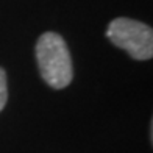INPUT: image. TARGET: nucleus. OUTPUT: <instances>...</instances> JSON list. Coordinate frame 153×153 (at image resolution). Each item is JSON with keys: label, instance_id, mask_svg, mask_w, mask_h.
Listing matches in <instances>:
<instances>
[{"label": "nucleus", "instance_id": "f257e3e1", "mask_svg": "<svg viewBox=\"0 0 153 153\" xmlns=\"http://www.w3.org/2000/svg\"><path fill=\"white\" fill-rule=\"evenodd\" d=\"M36 61L42 80L53 89H64L74 78L72 58L66 41L58 33L47 31L36 42Z\"/></svg>", "mask_w": 153, "mask_h": 153}, {"label": "nucleus", "instance_id": "f03ea898", "mask_svg": "<svg viewBox=\"0 0 153 153\" xmlns=\"http://www.w3.org/2000/svg\"><path fill=\"white\" fill-rule=\"evenodd\" d=\"M106 36L133 59L145 61L153 56V31L147 24L128 17H117L108 25Z\"/></svg>", "mask_w": 153, "mask_h": 153}, {"label": "nucleus", "instance_id": "7ed1b4c3", "mask_svg": "<svg viewBox=\"0 0 153 153\" xmlns=\"http://www.w3.org/2000/svg\"><path fill=\"white\" fill-rule=\"evenodd\" d=\"M8 100V85H6V72L0 67V113Z\"/></svg>", "mask_w": 153, "mask_h": 153}]
</instances>
